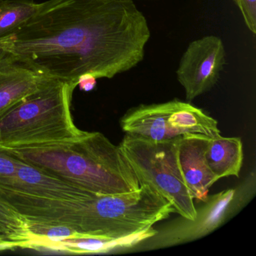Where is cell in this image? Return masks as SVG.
<instances>
[{
    "label": "cell",
    "instance_id": "5bb4252c",
    "mask_svg": "<svg viewBox=\"0 0 256 256\" xmlns=\"http://www.w3.org/2000/svg\"><path fill=\"white\" fill-rule=\"evenodd\" d=\"M32 240L28 248L50 250L56 244L72 238L84 236L74 228L67 224L29 222Z\"/></svg>",
    "mask_w": 256,
    "mask_h": 256
},
{
    "label": "cell",
    "instance_id": "277c9868",
    "mask_svg": "<svg viewBox=\"0 0 256 256\" xmlns=\"http://www.w3.org/2000/svg\"><path fill=\"white\" fill-rule=\"evenodd\" d=\"M72 84L50 79L41 89L0 116V145L25 148L68 142L84 131L72 116Z\"/></svg>",
    "mask_w": 256,
    "mask_h": 256
},
{
    "label": "cell",
    "instance_id": "8992f818",
    "mask_svg": "<svg viewBox=\"0 0 256 256\" xmlns=\"http://www.w3.org/2000/svg\"><path fill=\"white\" fill-rule=\"evenodd\" d=\"M120 124L126 134L156 142L194 134L210 138L221 136L214 118L188 102L178 100L132 108Z\"/></svg>",
    "mask_w": 256,
    "mask_h": 256
},
{
    "label": "cell",
    "instance_id": "5b68a950",
    "mask_svg": "<svg viewBox=\"0 0 256 256\" xmlns=\"http://www.w3.org/2000/svg\"><path fill=\"white\" fill-rule=\"evenodd\" d=\"M180 138L156 142L126 134L119 146L140 184L152 187L172 204L176 214L194 222L197 209L178 164Z\"/></svg>",
    "mask_w": 256,
    "mask_h": 256
},
{
    "label": "cell",
    "instance_id": "52a82bcc",
    "mask_svg": "<svg viewBox=\"0 0 256 256\" xmlns=\"http://www.w3.org/2000/svg\"><path fill=\"white\" fill-rule=\"evenodd\" d=\"M226 64V48L221 38L206 36L190 42L176 72L187 101H193L210 90Z\"/></svg>",
    "mask_w": 256,
    "mask_h": 256
},
{
    "label": "cell",
    "instance_id": "e0dca14e",
    "mask_svg": "<svg viewBox=\"0 0 256 256\" xmlns=\"http://www.w3.org/2000/svg\"><path fill=\"white\" fill-rule=\"evenodd\" d=\"M239 8L246 26L250 32L256 34V0H233Z\"/></svg>",
    "mask_w": 256,
    "mask_h": 256
},
{
    "label": "cell",
    "instance_id": "7c38bea8",
    "mask_svg": "<svg viewBox=\"0 0 256 256\" xmlns=\"http://www.w3.org/2000/svg\"><path fill=\"white\" fill-rule=\"evenodd\" d=\"M206 163L217 180L234 176L239 178L244 161V150L240 138L220 136L210 138L206 154Z\"/></svg>",
    "mask_w": 256,
    "mask_h": 256
},
{
    "label": "cell",
    "instance_id": "8fae6325",
    "mask_svg": "<svg viewBox=\"0 0 256 256\" xmlns=\"http://www.w3.org/2000/svg\"><path fill=\"white\" fill-rule=\"evenodd\" d=\"M52 78L22 64L0 62V116Z\"/></svg>",
    "mask_w": 256,
    "mask_h": 256
},
{
    "label": "cell",
    "instance_id": "ac0fdd59",
    "mask_svg": "<svg viewBox=\"0 0 256 256\" xmlns=\"http://www.w3.org/2000/svg\"><path fill=\"white\" fill-rule=\"evenodd\" d=\"M97 79L92 76H83L79 78L78 86L80 90L89 92L92 90L96 86Z\"/></svg>",
    "mask_w": 256,
    "mask_h": 256
},
{
    "label": "cell",
    "instance_id": "4fadbf2b",
    "mask_svg": "<svg viewBox=\"0 0 256 256\" xmlns=\"http://www.w3.org/2000/svg\"><path fill=\"white\" fill-rule=\"evenodd\" d=\"M42 6L30 0H0V40L22 28Z\"/></svg>",
    "mask_w": 256,
    "mask_h": 256
},
{
    "label": "cell",
    "instance_id": "6da1fadb",
    "mask_svg": "<svg viewBox=\"0 0 256 256\" xmlns=\"http://www.w3.org/2000/svg\"><path fill=\"white\" fill-rule=\"evenodd\" d=\"M150 30L132 0H48L0 40V62L22 64L78 86L113 78L143 61Z\"/></svg>",
    "mask_w": 256,
    "mask_h": 256
},
{
    "label": "cell",
    "instance_id": "2e32d148",
    "mask_svg": "<svg viewBox=\"0 0 256 256\" xmlns=\"http://www.w3.org/2000/svg\"><path fill=\"white\" fill-rule=\"evenodd\" d=\"M18 158L8 148L0 145V186H8L14 181Z\"/></svg>",
    "mask_w": 256,
    "mask_h": 256
},
{
    "label": "cell",
    "instance_id": "ba28073f",
    "mask_svg": "<svg viewBox=\"0 0 256 256\" xmlns=\"http://www.w3.org/2000/svg\"><path fill=\"white\" fill-rule=\"evenodd\" d=\"M245 198H238L234 188L224 190L214 196H209L206 204L197 210V217L194 222L187 220L186 226H176L162 236L160 244L173 245L178 242L197 239L208 234L222 224L229 216L244 205Z\"/></svg>",
    "mask_w": 256,
    "mask_h": 256
},
{
    "label": "cell",
    "instance_id": "3957f363",
    "mask_svg": "<svg viewBox=\"0 0 256 256\" xmlns=\"http://www.w3.org/2000/svg\"><path fill=\"white\" fill-rule=\"evenodd\" d=\"M173 212L170 202L144 184L131 192L94 194L77 200L61 224L84 234L120 239L146 232Z\"/></svg>",
    "mask_w": 256,
    "mask_h": 256
},
{
    "label": "cell",
    "instance_id": "d6986e66",
    "mask_svg": "<svg viewBox=\"0 0 256 256\" xmlns=\"http://www.w3.org/2000/svg\"><path fill=\"white\" fill-rule=\"evenodd\" d=\"M16 248H18V246L16 242H11V241L0 238V252L5 251V250H14Z\"/></svg>",
    "mask_w": 256,
    "mask_h": 256
},
{
    "label": "cell",
    "instance_id": "7a4b0ae2",
    "mask_svg": "<svg viewBox=\"0 0 256 256\" xmlns=\"http://www.w3.org/2000/svg\"><path fill=\"white\" fill-rule=\"evenodd\" d=\"M8 149L25 162L92 194L131 192L142 186L120 146L97 132L84 131L68 142Z\"/></svg>",
    "mask_w": 256,
    "mask_h": 256
},
{
    "label": "cell",
    "instance_id": "30bf717a",
    "mask_svg": "<svg viewBox=\"0 0 256 256\" xmlns=\"http://www.w3.org/2000/svg\"><path fill=\"white\" fill-rule=\"evenodd\" d=\"M2 187H8L30 196L58 200H83L96 194L50 174L19 158L14 181L8 186Z\"/></svg>",
    "mask_w": 256,
    "mask_h": 256
},
{
    "label": "cell",
    "instance_id": "ffe728a7",
    "mask_svg": "<svg viewBox=\"0 0 256 256\" xmlns=\"http://www.w3.org/2000/svg\"><path fill=\"white\" fill-rule=\"evenodd\" d=\"M132 1H133V0H132Z\"/></svg>",
    "mask_w": 256,
    "mask_h": 256
},
{
    "label": "cell",
    "instance_id": "9a60e30c",
    "mask_svg": "<svg viewBox=\"0 0 256 256\" xmlns=\"http://www.w3.org/2000/svg\"><path fill=\"white\" fill-rule=\"evenodd\" d=\"M0 238L28 248L32 240L29 222L11 206L0 200Z\"/></svg>",
    "mask_w": 256,
    "mask_h": 256
},
{
    "label": "cell",
    "instance_id": "9c48e42d",
    "mask_svg": "<svg viewBox=\"0 0 256 256\" xmlns=\"http://www.w3.org/2000/svg\"><path fill=\"white\" fill-rule=\"evenodd\" d=\"M210 139L200 134L185 136L178 145V164L186 186L194 200L202 202L208 200L210 188L217 181L205 157Z\"/></svg>",
    "mask_w": 256,
    "mask_h": 256
}]
</instances>
